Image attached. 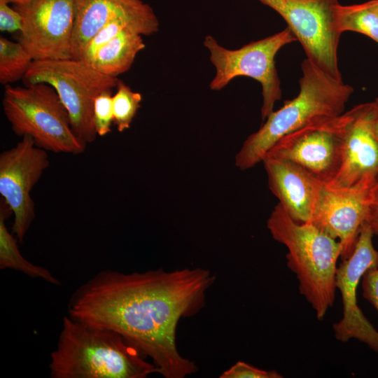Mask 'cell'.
<instances>
[{
	"label": "cell",
	"instance_id": "cell-13",
	"mask_svg": "<svg viewBox=\"0 0 378 378\" xmlns=\"http://www.w3.org/2000/svg\"><path fill=\"white\" fill-rule=\"evenodd\" d=\"M377 178H369L347 188H332L324 183L310 223L337 239L340 258H348L366 222Z\"/></svg>",
	"mask_w": 378,
	"mask_h": 378
},
{
	"label": "cell",
	"instance_id": "cell-24",
	"mask_svg": "<svg viewBox=\"0 0 378 378\" xmlns=\"http://www.w3.org/2000/svg\"><path fill=\"white\" fill-rule=\"evenodd\" d=\"M220 378H282L277 371L266 370L243 361H238L224 371Z\"/></svg>",
	"mask_w": 378,
	"mask_h": 378
},
{
	"label": "cell",
	"instance_id": "cell-2",
	"mask_svg": "<svg viewBox=\"0 0 378 378\" xmlns=\"http://www.w3.org/2000/svg\"><path fill=\"white\" fill-rule=\"evenodd\" d=\"M146 358L118 333L66 315L48 369L52 378H146L158 373Z\"/></svg>",
	"mask_w": 378,
	"mask_h": 378
},
{
	"label": "cell",
	"instance_id": "cell-17",
	"mask_svg": "<svg viewBox=\"0 0 378 378\" xmlns=\"http://www.w3.org/2000/svg\"><path fill=\"white\" fill-rule=\"evenodd\" d=\"M127 29L142 36H150L158 31L159 21L148 4L137 1L99 30L85 46L79 59L89 64L101 46Z\"/></svg>",
	"mask_w": 378,
	"mask_h": 378
},
{
	"label": "cell",
	"instance_id": "cell-5",
	"mask_svg": "<svg viewBox=\"0 0 378 378\" xmlns=\"http://www.w3.org/2000/svg\"><path fill=\"white\" fill-rule=\"evenodd\" d=\"M2 106L13 132L30 136L36 146L57 153L85 151L87 145L74 132L69 113L50 85H6Z\"/></svg>",
	"mask_w": 378,
	"mask_h": 378
},
{
	"label": "cell",
	"instance_id": "cell-11",
	"mask_svg": "<svg viewBox=\"0 0 378 378\" xmlns=\"http://www.w3.org/2000/svg\"><path fill=\"white\" fill-rule=\"evenodd\" d=\"M13 8L22 17L18 42L34 60L72 58L74 0H29Z\"/></svg>",
	"mask_w": 378,
	"mask_h": 378
},
{
	"label": "cell",
	"instance_id": "cell-8",
	"mask_svg": "<svg viewBox=\"0 0 378 378\" xmlns=\"http://www.w3.org/2000/svg\"><path fill=\"white\" fill-rule=\"evenodd\" d=\"M279 13L302 46L307 58L342 80L337 50L338 0H258Z\"/></svg>",
	"mask_w": 378,
	"mask_h": 378
},
{
	"label": "cell",
	"instance_id": "cell-14",
	"mask_svg": "<svg viewBox=\"0 0 378 378\" xmlns=\"http://www.w3.org/2000/svg\"><path fill=\"white\" fill-rule=\"evenodd\" d=\"M375 102L357 105L349 111L339 169L328 186L347 188L378 176V141L372 130Z\"/></svg>",
	"mask_w": 378,
	"mask_h": 378
},
{
	"label": "cell",
	"instance_id": "cell-4",
	"mask_svg": "<svg viewBox=\"0 0 378 378\" xmlns=\"http://www.w3.org/2000/svg\"><path fill=\"white\" fill-rule=\"evenodd\" d=\"M267 227L273 239L287 248V265L298 280L300 293L322 320L335 301L340 243L310 222L294 220L279 203Z\"/></svg>",
	"mask_w": 378,
	"mask_h": 378
},
{
	"label": "cell",
	"instance_id": "cell-23",
	"mask_svg": "<svg viewBox=\"0 0 378 378\" xmlns=\"http://www.w3.org/2000/svg\"><path fill=\"white\" fill-rule=\"evenodd\" d=\"M112 90H106L95 99L93 120L97 136H104L111 132L113 123Z\"/></svg>",
	"mask_w": 378,
	"mask_h": 378
},
{
	"label": "cell",
	"instance_id": "cell-21",
	"mask_svg": "<svg viewBox=\"0 0 378 378\" xmlns=\"http://www.w3.org/2000/svg\"><path fill=\"white\" fill-rule=\"evenodd\" d=\"M31 55L20 42L0 37V83L10 85L22 79L32 62Z\"/></svg>",
	"mask_w": 378,
	"mask_h": 378
},
{
	"label": "cell",
	"instance_id": "cell-12",
	"mask_svg": "<svg viewBox=\"0 0 378 378\" xmlns=\"http://www.w3.org/2000/svg\"><path fill=\"white\" fill-rule=\"evenodd\" d=\"M373 232L365 222L351 255L337 267L336 288L342 295L343 316L332 325L335 337L342 342L356 339L378 352V330L357 304L356 289L365 272L378 267V251L372 244Z\"/></svg>",
	"mask_w": 378,
	"mask_h": 378
},
{
	"label": "cell",
	"instance_id": "cell-27",
	"mask_svg": "<svg viewBox=\"0 0 378 378\" xmlns=\"http://www.w3.org/2000/svg\"><path fill=\"white\" fill-rule=\"evenodd\" d=\"M366 222L371 227L374 235H378V176Z\"/></svg>",
	"mask_w": 378,
	"mask_h": 378
},
{
	"label": "cell",
	"instance_id": "cell-7",
	"mask_svg": "<svg viewBox=\"0 0 378 378\" xmlns=\"http://www.w3.org/2000/svg\"><path fill=\"white\" fill-rule=\"evenodd\" d=\"M295 41H298L297 38L288 27L235 50L227 49L212 36H206L204 46L208 49L210 61L216 69V74L209 84L211 90H220L236 77L253 78L261 85V117L265 120L274 111L275 103L281 98L275 57L284 46Z\"/></svg>",
	"mask_w": 378,
	"mask_h": 378
},
{
	"label": "cell",
	"instance_id": "cell-3",
	"mask_svg": "<svg viewBox=\"0 0 378 378\" xmlns=\"http://www.w3.org/2000/svg\"><path fill=\"white\" fill-rule=\"evenodd\" d=\"M300 91L244 141L236 155L235 164L246 170L262 162L270 149L283 136L318 120L337 116L354 92L344 83L306 58L301 64Z\"/></svg>",
	"mask_w": 378,
	"mask_h": 378
},
{
	"label": "cell",
	"instance_id": "cell-19",
	"mask_svg": "<svg viewBox=\"0 0 378 378\" xmlns=\"http://www.w3.org/2000/svg\"><path fill=\"white\" fill-rule=\"evenodd\" d=\"M13 212L6 202L0 200V269H10L20 272L32 278L41 279L45 281L60 286L59 280L48 270L27 260L20 253L17 238L10 233L6 225V219Z\"/></svg>",
	"mask_w": 378,
	"mask_h": 378
},
{
	"label": "cell",
	"instance_id": "cell-26",
	"mask_svg": "<svg viewBox=\"0 0 378 378\" xmlns=\"http://www.w3.org/2000/svg\"><path fill=\"white\" fill-rule=\"evenodd\" d=\"M361 279L363 296L378 312V267H371L367 270Z\"/></svg>",
	"mask_w": 378,
	"mask_h": 378
},
{
	"label": "cell",
	"instance_id": "cell-29",
	"mask_svg": "<svg viewBox=\"0 0 378 378\" xmlns=\"http://www.w3.org/2000/svg\"><path fill=\"white\" fill-rule=\"evenodd\" d=\"M4 1L8 2V4H20V3L25 2V1H27L29 0H4Z\"/></svg>",
	"mask_w": 378,
	"mask_h": 378
},
{
	"label": "cell",
	"instance_id": "cell-22",
	"mask_svg": "<svg viewBox=\"0 0 378 378\" xmlns=\"http://www.w3.org/2000/svg\"><path fill=\"white\" fill-rule=\"evenodd\" d=\"M113 96V123L119 132L130 127L142 101V96L119 80Z\"/></svg>",
	"mask_w": 378,
	"mask_h": 378
},
{
	"label": "cell",
	"instance_id": "cell-15",
	"mask_svg": "<svg viewBox=\"0 0 378 378\" xmlns=\"http://www.w3.org/2000/svg\"><path fill=\"white\" fill-rule=\"evenodd\" d=\"M262 162L279 203L294 220L310 222L324 182L290 161L266 157Z\"/></svg>",
	"mask_w": 378,
	"mask_h": 378
},
{
	"label": "cell",
	"instance_id": "cell-9",
	"mask_svg": "<svg viewBox=\"0 0 378 378\" xmlns=\"http://www.w3.org/2000/svg\"><path fill=\"white\" fill-rule=\"evenodd\" d=\"M349 111L312 122L280 139L265 157L293 162L325 183L335 176L341 162Z\"/></svg>",
	"mask_w": 378,
	"mask_h": 378
},
{
	"label": "cell",
	"instance_id": "cell-1",
	"mask_svg": "<svg viewBox=\"0 0 378 378\" xmlns=\"http://www.w3.org/2000/svg\"><path fill=\"white\" fill-rule=\"evenodd\" d=\"M216 276L203 268L122 273L102 270L73 293L68 315L120 335L165 378H184L198 370L177 349L182 318L197 314Z\"/></svg>",
	"mask_w": 378,
	"mask_h": 378
},
{
	"label": "cell",
	"instance_id": "cell-25",
	"mask_svg": "<svg viewBox=\"0 0 378 378\" xmlns=\"http://www.w3.org/2000/svg\"><path fill=\"white\" fill-rule=\"evenodd\" d=\"M22 29V17L14 8L4 0H0V31L2 32H20Z\"/></svg>",
	"mask_w": 378,
	"mask_h": 378
},
{
	"label": "cell",
	"instance_id": "cell-28",
	"mask_svg": "<svg viewBox=\"0 0 378 378\" xmlns=\"http://www.w3.org/2000/svg\"><path fill=\"white\" fill-rule=\"evenodd\" d=\"M375 110L372 120V130L376 139L378 141V99L375 101Z\"/></svg>",
	"mask_w": 378,
	"mask_h": 378
},
{
	"label": "cell",
	"instance_id": "cell-10",
	"mask_svg": "<svg viewBox=\"0 0 378 378\" xmlns=\"http://www.w3.org/2000/svg\"><path fill=\"white\" fill-rule=\"evenodd\" d=\"M48 166L47 150L29 136L0 154V194L13 212L12 233L20 243L35 218L31 191Z\"/></svg>",
	"mask_w": 378,
	"mask_h": 378
},
{
	"label": "cell",
	"instance_id": "cell-30",
	"mask_svg": "<svg viewBox=\"0 0 378 378\" xmlns=\"http://www.w3.org/2000/svg\"><path fill=\"white\" fill-rule=\"evenodd\" d=\"M134 1H138V0H134Z\"/></svg>",
	"mask_w": 378,
	"mask_h": 378
},
{
	"label": "cell",
	"instance_id": "cell-16",
	"mask_svg": "<svg viewBox=\"0 0 378 378\" xmlns=\"http://www.w3.org/2000/svg\"><path fill=\"white\" fill-rule=\"evenodd\" d=\"M136 1H137L74 0L71 57L79 59L85 46L99 30L115 15L130 8Z\"/></svg>",
	"mask_w": 378,
	"mask_h": 378
},
{
	"label": "cell",
	"instance_id": "cell-6",
	"mask_svg": "<svg viewBox=\"0 0 378 378\" xmlns=\"http://www.w3.org/2000/svg\"><path fill=\"white\" fill-rule=\"evenodd\" d=\"M22 80L24 85L45 83L52 86L69 113L74 132L87 145L97 136L93 120L95 99L116 88L119 79L71 58L34 60Z\"/></svg>",
	"mask_w": 378,
	"mask_h": 378
},
{
	"label": "cell",
	"instance_id": "cell-20",
	"mask_svg": "<svg viewBox=\"0 0 378 378\" xmlns=\"http://www.w3.org/2000/svg\"><path fill=\"white\" fill-rule=\"evenodd\" d=\"M337 24L340 32L360 33L378 43V0L343 6L337 9Z\"/></svg>",
	"mask_w": 378,
	"mask_h": 378
},
{
	"label": "cell",
	"instance_id": "cell-18",
	"mask_svg": "<svg viewBox=\"0 0 378 378\" xmlns=\"http://www.w3.org/2000/svg\"><path fill=\"white\" fill-rule=\"evenodd\" d=\"M145 46L142 35L127 29L101 46L88 64L102 74L118 77L131 68Z\"/></svg>",
	"mask_w": 378,
	"mask_h": 378
}]
</instances>
